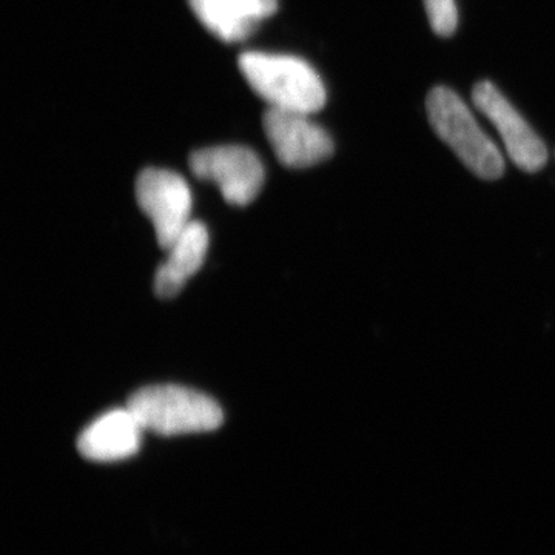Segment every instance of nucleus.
<instances>
[{
    "label": "nucleus",
    "mask_w": 555,
    "mask_h": 555,
    "mask_svg": "<svg viewBox=\"0 0 555 555\" xmlns=\"http://www.w3.org/2000/svg\"><path fill=\"white\" fill-rule=\"evenodd\" d=\"M262 126L276 158L291 169L315 166L334 153L327 131L312 122L308 113L269 107Z\"/></svg>",
    "instance_id": "obj_6"
},
{
    "label": "nucleus",
    "mask_w": 555,
    "mask_h": 555,
    "mask_svg": "<svg viewBox=\"0 0 555 555\" xmlns=\"http://www.w3.org/2000/svg\"><path fill=\"white\" fill-rule=\"evenodd\" d=\"M430 27L441 38L454 35L459 24V13L454 0H425Z\"/></svg>",
    "instance_id": "obj_11"
},
{
    "label": "nucleus",
    "mask_w": 555,
    "mask_h": 555,
    "mask_svg": "<svg viewBox=\"0 0 555 555\" xmlns=\"http://www.w3.org/2000/svg\"><path fill=\"white\" fill-rule=\"evenodd\" d=\"M426 109L430 127L454 150L467 169L488 181L503 177L505 159L502 153L480 129L459 94L448 87H436L427 94Z\"/></svg>",
    "instance_id": "obj_3"
},
{
    "label": "nucleus",
    "mask_w": 555,
    "mask_h": 555,
    "mask_svg": "<svg viewBox=\"0 0 555 555\" xmlns=\"http://www.w3.org/2000/svg\"><path fill=\"white\" fill-rule=\"evenodd\" d=\"M238 64L248 86L270 108L310 115L326 104L323 80L299 57L250 51L241 54Z\"/></svg>",
    "instance_id": "obj_1"
},
{
    "label": "nucleus",
    "mask_w": 555,
    "mask_h": 555,
    "mask_svg": "<svg viewBox=\"0 0 555 555\" xmlns=\"http://www.w3.org/2000/svg\"><path fill=\"white\" fill-rule=\"evenodd\" d=\"M473 101L486 118L494 124L507 155L517 167L526 173H537L546 166V145L494 83L488 80L477 83L474 87Z\"/></svg>",
    "instance_id": "obj_7"
},
{
    "label": "nucleus",
    "mask_w": 555,
    "mask_h": 555,
    "mask_svg": "<svg viewBox=\"0 0 555 555\" xmlns=\"http://www.w3.org/2000/svg\"><path fill=\"white\" fill-rule=\"evenodd\" d=\"M196 178L214 182L232 206H247L264 184V166L257 153L241 145L196 150L190 156Z\"/></svg>",
    "instance_id": "obj_4"
},
{
    "label": "nucleus",
    "mask_w": 555,
    "mask_h": 555,
    "mask_svg": "<svg viewBox=\"0 0 555 555\" xmlns=\"http://www.w3.org/2000/svg\"><path fill=\"white\" fill-rule=\"evenodd\" d=\"M208 240L210 238H208L206 225L199 221H192L173 241V244L167 248L169 257L156 272L155 292L158 297H177L190 278L203 268L208 250Z\"/></svg>",
    "instance_id": "obj_9"
},
{
    "label": "nucleus",
    "mask_w": 555,
    "mask_h": 555,
    "mask_svg": "<svg viewBox=\"0 0 555 555\" xmlns=\"http://www.w3.org/2000/svg\"><path fill=\"white\" fill-rule=\"evenodd\" d=\"M189 5L204 27L225 42L248 38L262 21L248 0H189Z\"/></svg>",
    "instance_id": "obj_10"
},
{
    "label": "nucleus",
    "mask_w": 555,
    "mask_h": 555,
    "mask_svg": "<svg viewBox=\"0 0 555 555\" xmlns=\"http://www.w3.org/2000/svg\"><path fill=\"white\" fill-rule=\"evenodd\" d=\"M139 207L153 222L164 250L184 232L192 219V192L177 171L145 169L137 179Z\"/></svg>",
    "instance_id": "obj_5"
},
{
    "label": "nucleus",
    "mask_w": 555,
    "mask_h": 555,
    "mask_svg": "<svg viewBox=\"0 0 555 555\" xmlns=\"http://www.w3.org/2000/svg\"><path fill=\"white\" fill-rule=\"evenodd\" d=\"M257 10L259 17L266 20V17L272 16L278 9V0H248Z\"/></svg>",
    "instance_id": "obj_12"
},
{
    "label": "nucleus",
    "mask_w": 555,
    "mask_h": 555,
    "mask_svg": "<svg viewBox=\"0 0 555 555\" xmlns=\"http://www.w3.org/2000/svg\"><path fill=\"white\" fill-rule=\"evenodd\" d=\"M144 430L129 408L115 409L94 420L80 434L78 449L91 462H120L137 454Z\"/></svg>",
    "instance_id": "obj_8"
},
{
    "label": "nucleus",
    "mask_w": 555,
    "mask_h": 555,
    "mask_svg": "<svg viewBox=\"0 0 555 555\" xmlns=\"http://www.w3.org/2000/svg\"><path fill=\"white\" fill-rule=\"evenodd\" d=\"M127 408L145 430L164 437L210 433L224 422L214 398L182 386L144 387L129 398Z\"/></svg>",
    "instance_id": "obj_2"
}]
</instances>
